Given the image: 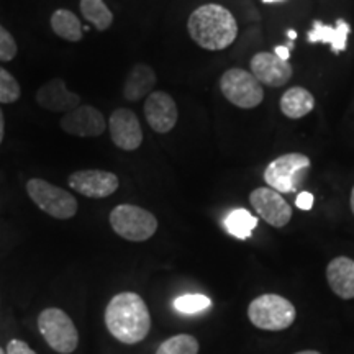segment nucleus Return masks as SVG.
Segmentation results:
<instances>
[{
    "instance_id": "obj_1",
    "label": "nucleus",
    "mask_w": 354,
    "mask_h": 354,
    "mask_svg": "<svg viewBox=\"0 0 354 354\" xmlns=\"http://www.w3.org/2000/svg\"><path fill=\"white\" fill-rule=\"evenodd\" d=\"M105 325L120 343L136 344L143 342L151 330V315L143 297L135 292H122L105 308Z\"/></svg>"
},
{
    "instance_id": "obj_2",
    "label": "nucleus",
    "mask_w": 354,
    "mask_h": 354,
    "mask_svg": "<svg viewBox=\"0 0 354 354\" xmlns=\"http://www.w3.org/2000/svg\"><path fill=\"white\" fill-rule=\"evenodd\" d=\"M187 30L194 43L207 51H221L234 43L238 24L233 13L218 3H207L190 13Z\"/></svg>"
},
{
    "instance_id": "obj_3",
    "label": "nucleus",
    "mask_w": 354,
    "mask_h": 354,
    "mask_svg": "<svg viewBox=\"0 0 354 354\" xmlns=\"http://www.w3.org/2000/svg\"><path fill=\"white\" fill-rule=\"evenodd\" d=\"M295 307L277 294H264L256 297L248 307V317L256 328L281 331L295 322Z\"/></svg>"
},
{
    "instance_id": "obj_4",
    "label": "nucleus",
    "mask_w": 354,
    "mask_h": 354,
    "mask_svg": "<svg viewBox=\"0 0 354 354\" xmlns=\"http://www.w3.org/2000/svg\"><path fill=\"white\" fill-rule=\"evenodd\" d=\"M110 227L123 240L141 243L149 240L158 230V218L138 205L122 203L110 212Z\"/></svg>"
},
{
    "instance_id": "obj_5",
    "label": "nucleus",
    "mask_w": 354,
    "mask_h": 354,
    "mask_svg": "<svg viewBox=\"0 0 354 354\" xmlns=\"http://www.w3.org/2000/svg\"><path fill=\"white\" fill-rule=\"evenodd\" d=\"M26 192L35 205L53 218L69 220L77 214L79 205L76 197L66 189L57 187L48 180L38 179V177L30 179L26 183Z\"/></svg>"
},
{
    "instance_id": "obj_6",
    "label": "nucleus",
    "mask_w": 354,
    "mask_h": 354,
    "mask_svg": "<svg viewBox=\"0 0 354 354\" xmlns=\"http://www.w3.org/2000/svg\"><path fill=\"white\" fill-rule=\"evenodd\" d=\"M38 330L48 346L59 354H71L79 344V333L73 318L61 308H44L38 317Z\"/></svg>"
},
{
    "instance_id": "obj_7",
    "label": "nucleus",
    "mask_w": 354,
    "mask_h": 354,
    "mask_svg": "<svg viewBox=\"0 0 354 354\" xmlns=\"http://www.w3.org/2000/svg\"><path fill=\"white\" fill-rule=\"evenodd\" d=\"M220 91L230 104L240 109H256L264 99L263 84L245 69L225 71L220 77Z\"/></svg>"
},
{
    "instance_id": "obj_8",
    "label": "nucleus",
    "mask_w": 354,
    "mask_h": 354,
    "mask_svg": "<svg viewBox=\"0 0 354 354\" xmlns=\"http://www.w3.org/2000/svg\"><path fill=\"white\" fill-rule=\"evenodd\" d=\"M310 167V158L300 153H287L266 167L264 180L268 187L279 194H290L297 190L304 172Z\"/></svg>"
},
{
    "instance_id": "obj_9",
    "label": "nucleus",
    "mask_w": 354,
    "mask_h": 354,
    "mask_svg": "<svg viewBox=\"0 0 354 354\" xmlns=\"http://www.w3.org/2000/svg\"><path fill=\"white\" fill-rule=\"evenodd\" d=\"M69 187L88 198H105L117 192L120 179L117 174L100 169L76 171L69 176Z\"/></svg>"
},
{
    "instance_id": "obj_10",
    "label": "nucleus",
    "mask_w": 354,
    "mask_h": 354,
    "mask_svg": "<svg viewBox=\"0 0 354 354\" xmlns=\"http://www.w3.org/2000/svg\"><path fill=\"white\" fill-rule=\"evenodd\" d=\"M250 203L261 218L271 227L282 228L292 218V209L286 198L271 187H258L250 194Z\"/></svg>"
},
{
    "instance_id": "obj_11",
    "label": "nucleus",
    "mask_w": 354,
    "mask_h": 354,
    "mask_svg": "<svg viewBox=\"0 0 354 354\" xmlns=\"http://www.w3.org/2000/svg\"><path fill=\"white\" fill-rule=\"evenodd\" d=\"M59 127L68 135L79 136V138H97L104 135L107 123L100 110L92 105H79L77 109L64 113Z\"/></svg>"
},
{
    "instance_id": "obj_12",
    "label": "nucleus",
    "mask_w": 354,
    "mask_h": 354,
    "mask_svg": "<svg viewBox=\"0 0 354 354\" xmlns=\"http://www.w3.org/2000/svg\"><path fill=\"white\" fill-rule=\"evenodd\" d=\"M109 130L113 145L123 151H135L143 143V130L138 117L128 109H117L110 115Z\"/></svg>"
},
{
    "instance_id": "obj_13",
    "label": "nucleus",
    "mask_w": 354,
    "mask_h": 354,
    "mask_svg": "<svg viewBox=\"0 0 354 354\" xmlns=\"http://www.w3.org/2000/svg\"><path fill=\"white\" fill-rule=\"evenodd\" d=\"M145 117L153 131L169 133L176 127L179 112L174 99L167 92L156 91L146 97Z\"/></svg>"
},
{
    "instance_id": "obj_14",
    "label": "nucleus",
    "mask_w": 354,
    "mask_h": 354,
    "mask_svg": "<svg viewBox=\"0 0 354 354\" xmlns=\"http://www.w3.org/2000/svg\"><path fill=\"white\" fill-rule=\"evenodd\" d=\"M251 74L268 87H282L290 81L292 66L289 61H282L274 53H256L251 57Z\"/></svg>"
},
{
    "instance_id": "obj_15",
    "label": "nucleus",
    "mask_w": 354,
    "mask_h": 354,
    "mask_svg": "<svg viewBox=\"0 0 354 354\" xmlns=\"http://www.w3.org/2000/svg\"><path fill=\"white\" fill-rule=\"evenodd\" d=\"M81 95L71 92L66 86L64 79L55 77L43 84L37 92V102L39 107L50 112L68 113L81 105Z\"/></svg>"
},
{
    "instance_id": "obj_16",
    "label": "nucleus",
    "mask_w": 354,
    "mask_h": 354,
    "mask_svg": "<svg viewBox=\"0 0 354 354\" xmlns=\"http://www.w3.org/2000/svg\"><path fill=\"white\" fill-rule=\"evenodd\" d=\"M326 281L339 299H354V259L338 256L326 266Z\"/></svg>"
},
{
    "instance_id": "obj_17",
    "label": "nucleus",
    "mask_w": 354,
    "mask_h": 354,
    "mask_svg": "<svg viewBox=\"0 0 354 354\" xmlns=\"http://www.w3.org/2000/svg\"><path fill=\"white\" fill-rule=\"evenodd\" d=\"M349 33H351V26L348 21L336 20V26H328L322 24L320 20L313 21L312 30L307 33L308 43H326L331 46V51L335 55H339L346 50V41Z\"/></svg>"
},
{
    "instance_id": "obj_18",
    "label": "nucleus",
    "mask_w": 354,
    "mask_h": 354,
    "mask_svg": "<svg viewBox=\"0 0 354 354\" xmlns=\"http://www.w3.org/2000/svg\"><path fill=\"white\" fill-rule=\"evenodd\" d=\"M156 86V73L148 64L138 63L131 68L123 84V97L128 102H138L148 97Z\"/></svg>"
},
{
    "instance_id": "obj_19",
    "label": "nucleus",
    "mask_w": 354,
    "mask_h": 354,
    "mask_svg": "<svg viewBox=\"0 0 354 354\" xmlns=\"http://www.w3.org/2000/svg\"><path fill=\"white\" fill-rule=\"evenodd\" d=\"M313 109H315V97L304 87L289 88L281 99V112L292 120L307 117Z\"/></svg>"
},
{
    "instance_id": "obj_20",
    "label": "nucleus",
    "mask_w": 354,
    "mask_h": 354,
    "mask_svg": "<svg viewBox=\"0 0 354 354\" xmlns=\"http://www.w3.org/2000/svg\"><path fill=\"white\" fill-rule=\"evenodd\" d=\"M50 24L55 35L69 43L81 41L84 37L81 20L77 19L76 13L68 10V8H57V10L51 15Z\"/></svg>"
},
{
    "instance_id": "obj_21",
    "label": "nucleus",
    "mask_w": 354,
    "mask_h": 354,
    "mask_svg": "<svg viewBox=\"0 0 354 354\" xmlns=\"http://www.w3.org/2000/svg\"><path fill=\"white\" fill-rule=\"evenodd\" d=\"M81 13L97 32H105L113 24V13L104 0H81Z\"/></svg>"
},
{
    "instance_id": "obj_22",
    "label": "nucleus",
    "mask_w": 354,
    "mask_h": 354,
    "mask_svg": "<svg viewBox=\"0 0 354 354\" xmlns=\"http://www.w3.org/2000/svg\"><path fill=\"white\" fill-rule=\"evenodd\" d=\"M223 223L232 236L238 238V240H246L251 236L253 230L258 227V218L245 209H236L230 212Z\"/></svg>"
},
{
    "instance_id": "obj_23",
    "label": "nucleus",
    "mask_w": 354,
    "mask_h": 354,
    "mask_svg": "<svg viewBox=\"0 0 354 354\" xmlns=\"http://www.w3.org/2000/svg\"><path fill=\"white\" fill-rule=\"evenodd\" d=\"M198 342L192 335H176L159 344L156 354H197Z\"/></svg>"
},
{
    "instance_id": "obj_24",
    "label": "nucleus",
    "mask_w": 354,
    "mask_h": 354,
    "mask_svg": "<svg viewBox=\"0 0 354 354\" xmlns=\"http://www.w3.org/2000/svg\"><path fill=\"white\" fill-rule=\"evenodd\" d=\"M212 307V300L202 294H185L174 300V308L184 315H194Z\"/></svg>"
},
{
    "instance_id": "obj_25",
    "label": "nucleus",
    "mask_w": 354,
    "mask_h": 354,
    "mask_svg": "<svg viewBox=\"0 0 354 354\" xmlns=\"http://www.w3.org/2000/svg\"><path fill=\"white\" fill-rule=\"evenodd\" d=\"M21 88L7 69L0 68V104H13L20 99Z\"/></svg>"
},
{
    "instance_id": "obj_26",
    "label": "nucleus",
    "mask_w": 354,
    "mask_h": 354,
    "mask_svg": "<svg viewBox=\"0 0 354 354\" xmlns=\"http://www.w3.org/2000/svg\"><path fill=\"white\" fill-rule=\"evenodd\" d=\"M17 53H19V46H17L15 38L12 37L8 30L0 25V61L8 63V61L15 59Z\"/></svg>"
},
{
    "instance_id": "obj_27",
    "label": "nucleus",
    "mask_w": 354,
    "mask_h": 354,
    "mask_svg": "<svg viewBox=\"0 0 354 354\" xmlns=\"http://www.w3.org/2000/svg\"><path fill=\"white\" fill-rule=\"evenodd\" d=\"M7 354H37L21 339H10L7 344Z\"/></svg>"
},
{
    "instance_id": "obj_28",
    "label": "nucleus",
    "mask_w": 354,
    "mask_h": 354,
    "mask_svg": "<svg viewBox=\"0 0 354 354\" xmlns=\"http://www.w3.org/2000/svg\"><path fill=\"white\" fill-rule=\"evenodd\" d=\"M295 205L300 210H310L313 207V196L310 192H300L297 198H295Z\"/></svg>"
},
{
    "instance_id": "obj_29",
    "label": "nucleus",
    "mask_w": 354,
    "mask_h": 354,
    "mask_svg": "<svg viewBox=\"0 0 354 354\" xmlns=\"http://www.w3.org/2000/svg\"><path fill=\"white\" fill-rule=\"evenodd\" d=\"M274 55H276L279 59L289 61L290 59L289 46H276V48H274Z\"/></svg>"
},
{
    "instance_id": "obj_30",
    "label": "nucleus",
    "mask_w": 354,
    "mask_h": 354,
    "mask_svg": "<svg viewBox=\"0 0 354 354\" xmlns=\"http://www.w3.org/2000/svg\"><path fill=\"white\" fill-rule=\"evenodd\" d=\"M3 135H6V118H3V112L0 109V145L3 141Z\"/></svg>"
},
{
    "instance_id": "obj_31",
    "label": "nucleus",
    "mask_w": 354,
    "mask_h": 354,
    "mask_svg": "<svg viewBox=\"0 0 354 354\" xmlns=\"http://www.w3.org/2000/svg\"><path fill=\"white\" fill-rule=\"evenodd\" d=\"M287 38H290L292 41H294V39L297 38V33H295V30H289V32H287Z\"/></svg>"
},
{
    "instance_id": "obj_32",
    "label": "nucleus",
    "mask_w": 354,
    "mask_h": 354,
    "mask_svg": "<svg viewBox=\"0 0 354 354\" xmlns=\"http://www.w3.org/2000/svg\"><path fill=\"white\" fill-rule=\"evenodd\" d=\"M349 205H351V212L354 214V187L351 190V198H349Z\"/></svg>"
},
{
    "instance_id": "obj_33",
    "label": "nucleus",
    "mask_w": 354,
    "mask_h": 354,
    "mask_svg": "<svg viewBox=\"0 0 354 354\" xmlns=\"http://www.w3.org/2000/svg\"><path fill=\"white\" fill-rule=\"evenodd\" d=\"M295 354H322V353H318V351H299Z\"/></svg>"
},
{
    "instance_id": "obj_34",
    "label": "nucleus",
    "mask_w": 354,
    "mask_h": 354,
    "mask_svg": "<svg viewBox=\"0 0 354 354\" xmlns=\"http://www.w3.org/2000/svg\"><path fill=\"white\" fill-rule=\"evenodd\" d=\"M264 3H276V2H282V0H263Z\"/></svg>"
},
{
    "instance_id": "obj_35",
    "label": "nucleus",
    "mask_w": 354,
    "mask_h": 354,
    "mask_svg": "<svg viewBox=\"0 0 354 354\" xmlns=\"http://www.w3.org/2000/svg\"><path fill=\"white\" fill-rule=\"evenodd\" d=\"M0 354H7V351H3V349L0 348Z\"/></svg>"
}]
</instances>
